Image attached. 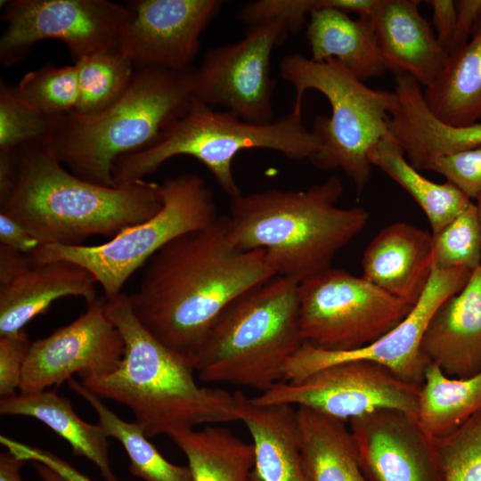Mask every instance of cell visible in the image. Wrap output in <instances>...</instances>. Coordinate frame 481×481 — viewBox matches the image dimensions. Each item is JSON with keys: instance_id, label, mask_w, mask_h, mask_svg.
Instances as JSON below:
<instances>
[{"instance_id": "obj_22", "label": "cell", "mask_w": 481, "mask_h": 481, "mask_svg": "<svg viewBox=\"0 0 481 481\" xmlns=\"http://www.w3.org/2000/svg\"><path fill=\"white\" fill-rule=\"evenodd\" d=\"M95 279L82 266L65 260L30 265L0 284V337L24 330L57 299L80 297L86 304L99 296Z\"/></svg>"}, {"instance_id": "obj_18", "label": "cell", "mask_w": 481, "mask_h": 481, "mask_svg": "<svg viewBox=\"0 0 481 481\" xmlns=\"http://www.w3.org/2000/svg\"><path fill=\"white\" fill-rule=\"evenodd\" d=\"M421 352L449 377L467 378L481 371V265L437 307L425 330Z\"/></svg>"}, {"instance_id": "obj_37", "label": "cell", "mask_w": 481, "mask_h": 481, "mask_svg": "<svg viewBox=\"0 0 481 481\" xmlns=\"http://www.w3.org/2000/svg\"><path fill=\"white\" fill-rule=\"evenodd\" d=\"M424 170L442 175L470 200L481 193V147L439 157Z\"/></svg>"}, {"instance_id": "obj_4", "label": "cell", "mask_w": 481, "mask_h": 481, "mask_svg": "<svg viewBox=\"0 0 481 481\" xmlns=\"http://www.w3.org/2000/svg\"><path fill=\"white\" fill-rule=\"evenodd\" d=\"M343 192L331 175L305 190L240 193L230 201L234 239L242 249L265 250L276 275L300 283L330 268L369 220L363 208L337 206Z\"/></svg>"}, {"instance_id": "obj_43", "label": "cell", "mask_w": 481, "mask_h": 481, "mask_svg": "<svg viewBox=\"0 0 481 481\" xmlns=\"http://www.w3.org/2000/svg\"><path fill=\"white\" fill-rule=\"evenodd\" d=\"M455 3L457 20L450 53L469 41L481 8V0H459Z\"/></svg>"}, {"instance_id": "obj_31", "label": "cell", "mask_w": 481, "mask_h": 481, "mask_svg": "<svg viewBox=\"0 0 481 481\" xmlns=\"http://www.w3.org/2000/svg\"><path fill=\"white\" fill-rule=\"evenodd\" d=\"M68 384L94 410L98 425L106 436L122 444L129 458V471L133 476L144 481H192L189 468L165 459L135 421L127 422L119 418L102 402L100 396L73 377Z\"/></svg>"}, {"instance_id": "obj_10", "label": "cell", "mask_w": 481, "mask_h": 481, "mask_svg": "<svg viewBox=\"0 0 481 481\" xmlns=\"http://www.w3.org/2000/svg\"><path fill=\"white\" fill-rule=\"evenodd\" d=\"M412 307L342 269L330 267L298 284L304 343L324 351L367 346L398 325Z\"/></svg>"}, {"instance_id": "obj_21", "label": "cell", "mask_w": 481, "mask_h": 481, "mask_svg": "<svg viewBox=\"0 0 481 481\" xmlns=\"http://www.w3.org/2000/svg\"><path fill=\"white\" fill-rule=\"evenodd\" d=\"M420 4L419 0H381L371 21L387 71L395 77L409 75L426 87L449 54L420 14Z\"/></svg>"}, {"instance_id": "obj_49", "label": "cell", "mask_w": 481, "mask_h": 481, "mask_svg": "<svg viewBox=\"0 0 481 481\" xmlns=\"http://www.w3.org/2000/svg\"><path fill=\"white\" fill-rule=\"evenodd\" d=\"M479 17L481 18V8H480V11H479Z\"/></svg>"}, {"instance_id": "obj_26", "label": "cell", "mask_w": 481, "mask_h": 481, "mask_svg": "<svg viewBox=\"0 0 481 481\" xmlns=\"http://www.w3.org/2000/svg\"><path fill=\"white\" fill-rule=\"evenodd\" d=\"M431 113L444 124L469 126L481 119V18L469 41L451 53L437 77L423 91Z\"/></svg>"}, {"instance_id": "obj_45", "label": "cell", "mask_w": 481, "mask_h": 481, "mask_svg": "<svg viewBox=\"0 0 481 481\" xmlns=\"http://www.w3.org/2000/svg\"><path fill=\"white\" fill-rule=\"evenodd\" d=\"M30 265L27 255L0 244V284L11 281Z\"/></svg>"}, {"instance_id": "obj_46", "label": "cell", "mask_w": 481, "mask_h": 481, "mask_svg": "<svg viewBox=\"0 0 481 481\" xmlns=\"http://www.w3.org/2000/svg\"><path fill=\"white\" fill-rule=\"evenodd\" d=\"M27 461L10 451L0 453V481H23L20 469Z\"/></svg>"}, {"instance_id": "obj_9", "label": "cell", "mask_w": 481, "mask_h": 481, "mask_svg": "<svg viewBox=\"0 0 481 481\" xmlns=\"http://www.w3.org/2000/svg\"><path fill=\"white\" fill-rule=\"evenodd\" d=\"M160 192L162 208L152 217L124 228L99 245H40L27 255L30 265L55 260L77 264L94 276L107 299L116 298L129 277L163 246L219 216L214 194L199 175L167 177L160 184Z\"/></svg>"}, {"instance_id": "obj_15", "label": "cell", "mask_w": 481, "mask_h": 481, "mask_svg": "<svg viewBox=\"0 0 481 481\" xmlns=\"http://www.w3.org/2000/svg\"><path fill=\"white\" fill-rule=\"evenodd\" d=\"M106 298L98 297L74 322L31 343L20 392L60 386L77 373L80 379L117 369L124 354L122 336L107 315Z\"/></svg>"}, {"instance_id": "obj_5", "label": "cell", "mask_w": 481, "mask_h": 481, "mask_svg": "<svg viewBox=\"0 0 481 481\" xmlns=\"http://www.w3.org/2000/svg\"><path fill=\"white\" fill-rule=\"evenodd\" d=\"M196 68L183 70L141 69L125 94L106 110L58 117L49 138L61 165L93 183L115 187L116 160L143 150L182 117L194 99Z\"/></svg>"}, {"instance_id": "obj_20", "label": "cell", "mask_w": 481, "mask_h": 481, "mask_svg": "<svg viewBox=\"0 0 481 481\" xmlns=\"http://www.w3.org/2000/svg\"><path fill=\"white\" fill-rule=\"evenodd\" d=\"M398 107L389 115L387 128L408 162L424 170L432 160L481 147V122L453 126L436 118L428 108L420 84L409 75L395 77Z\"/></svg>"}, {"instance_id": "obj_2", "label": "cell", "mask_w": 481, "mask_h": 481, "mask_svg": "<svg viewBox=\"0 0 481 481\" xmlns=\"http://www.w3.org/2000/svg\"><path fill=\"white\" fill-rule=\"evenodd\" d=\"M15 179L0 212L21 224L41 245L79 246L114 237L162 208L160 184L138 180L117 187L86 181L55 157L49 139L14 150Z\"/></svg>"}, {"instance_id": "obj_35", "label": "cell", "mask_w": 481, "mask_h": 481, "mask_svg": "<svg viewBox=\"0 0 481 481\" xmlns=\"http://www.w3.org/2000/svg\"><path fill=\"white\" fill-rule=\"evenodd\" d=\"M434 443L442 481H481V412Z\"/></svg>"}, {"instance_id": "obj_40", "label": "cell", "mask_w": 481, "mask_h": 481, "mask_svg": "<svg viewBox=\"0 0 481 481\" xmlns=\"http://www.w3.org/2000/svg\"><path fill=\"white\" fill-rule=\"evenodd\" d=\"M0 443L17 457L27 462L42 463L68 481H93L69 462L46 450L23 444L4 435L0 436Z\"/></svg>"}, {"instance_id": "obj_16", "label": "cell", "mask_w": 481, "mask_h": 481, "mask_svg": "<svg viewBox=\"0 0 481 481\" xmlns=\"http://www.w3.org/2000/svg\"><path fill=\"white\" fill-rule=\"evenodd\" d=\"M220 0H140L124 26L120 51L137 69L183 70L198 54L200 37L218 14Z\"/></svg>"}, {"instance_id": "obj_13", "label": "cell", "mask_w": 481, "mask_h": 481, "mask_svg": "<svg viewBox=\"0 0 481 481\" xmlns=\"http://www.w3.org/2000/svg\"><path fill=\"white\" fill-rule=\"evenodd\" d=\"M288 33L281 20H265L248 27L239 41L209 49L196 68L194 97L249 123L273 121L271 57Z\"/></svg>"}, {"instance_id": "obj_41", "label": "cell", "mask_w": 481, "mask_h": 481, "mask_svg": "<svg viewBox=\"0 0 481 481\" xmlns=\"http://www.w3.org/2000/svg\"><path fill=\"white\" fill-rule=\"evenodd\" d=\"M432 8V24L438 43L449 54L457 20L456 3L452 0H428Z\"/></svg>"}, {"instance_id": "obj_12", "label": "cell", "mask_w": 481, "mask_h": 481, "mask_svg": "<svg viewBox=\"0 0 481 481\" xmlns=\"http://www.w3.org/2000/svg\"><path fill=\"white\" fill-rule=\"evenodd\" d=\"M420 385L406 381L385 366L354 359L318 370L297 381H281L250 398L259 404L306 407L348 422L381 409L417 417Z\"/></svg>"}, {"instance_id": "obj_27", "label": "cell", "mask_w": 481, "mask_h": 481, "mask_svg": "<svg viewBox=\"0 0 481 481\" xmlns=\"http://www.w3.org/2000/svg\"><path fill=\"white\" fill-rule=\"evenodd\" d=\"M304 463L311 481H368L346 422L298 407Z\"/></svg>"}, {"instance_id": "obj_48", "label": "cell", "mask_w": 481, "mask_h": 481, "mask_svg": "<svg viewBox=\"0 0 481 481\" xmlns=\"http://www.w3.org/2000/svg\"><path fill=\"white\" fill-rule=\"evenodd\" d=\"M477 216H478V221H479V226H480V232H481V193L477 196Z\"/></svg>"}, {"instance_id": "obj_34", "label": "cell", "mask_w": 481, "mask_h": 481, "mask_svg": "<svg viewBox=\"0 0 481 481\" xmlns=\"http://www.w3.org/2000/svg\"><path fill=\"white\" fill-rule=\"evenodd\" d=\"M433 268H462L470 272L481 265V232L475 203L436 234H432Z\"/></svg>"}, {"instance_id": "obj_23", "label": "cell", "mask_w": 481, "mask_h": 481, "mask_svg": "<svg viewBox=\"0 0 481 481\" xmlns=\"http://www.w3.org/2000/svg\"><path fill=\"white\" fill-rule=\"evenodd\" d=\"M240 420L248 428L255 452V481H311L302 455L295 406L259 405L235 392Z\"/></svg>"}, {"instance_id": "obj_1", "label": "cell", "mask_w": 481, "mask_h": 481, "mask_svg": "<svg viewBox=\"0 0 481 481\" xmlns=\"http://www.w3.org/2000/svg\"><path fill=\"white\" fill-rule=\"evenodd\" d=\"M273 275L265 250L240 249L229 216H219L158 250L136 291L126 296L142 325L192 361L222 310Z\"/></svg>"}, {"instance_id": "obj_28", "label": "cell", "mask_w": 481, "mask_h": 481, "mask_svg": "<svg viewBox=\"0 0 481 481\" xmlns=\"http://www.w3.org/2000/svg\"><path fill=\"white\" fill-rule=\"evenodd\" d=\"M172 441L184 453L192 481H255L254 446L219 424L175 433Z\"/></svg>"}, {"instance_id": "obj_32", "label": "cell", "mask_w": 481, "mask_h": 481, "mask_svg": "<svg viewBox=\"0 0 481 481\" xmlns=\"http://www.w3.org/2000/svg\"><path fill=\"white\" fill-rule=\"evenodd\" d=\"M78 102L75 111L82 116L97 114L114 104L129 87L133 62L119 47L77 60Z\"/></svg>"}, {"instance_id": "obj_11", "label": "cell", "mask_w": 481, "mask_h": 481, "mask_svg": "<svg viewBox=\"0 0 481 481\" xmlns=\"http://www.w3.org/2000/svg\"><path fill=\"white\" fill-rule=\"evenodd\" d=\"M131 8L107 0H12L3 9L7 26L0 38V61L12 66L45 39L64 42L75 61L118 47Z\"/></svg>"}, {"instance_id": "obj_42", "label": "cell", "mask_w": 481, "mask_h": 481, "mask_svg": "<svg viewBox=\"0 0 481 481\" xmlns=\"http://www.w3.org/2000/svg\"><path fill=\"white\" fill-rule=\"evenodd\" d=\"M0 244L29 255L41 243L21 224L0 212Z\"/></svg>"}, {"instance_id": "obj_25", "label": "cell", "mask_w": 481, "mask_h": 481, "mask_svg": "<svg viewBox=\"0 0 481 481\" xmlns=\"http://www.w3.org/2000/svg\"><path fill=\"white\" fill-rule=\"evenodd\" d=\"M0 414L34 418L63 438L76 456L86 458L105 481H119L110 467L108 436L97 424L83 420L70 401L55 391L16 393L1 397Z\"/></svg>"}, {"instance_id": "obj_24", "label": "cell", "mask_w": 481, "mask_h": 481, "mask_svg": "<svg viewBox=\"0 0 481 481\" xmlns=\"http://www.w3.org/2000/svg\"><path fill=\"white\" fill-rule=\"evenodd\" d=\"M308 15L306 25L311 60L335 59L363 82L387 71L371 18L354 20L332 8H315Z\"/></svg>"}, {"instance_id": "obj_30", "label": "cell", "mask_w": 481, "mask_h": 481, "mask_svg": "<svg viewBox=\"0 0 481 481\" xmlns=\"http://www.w3.org/2000/svg\"><path fill=\"white\" fill-rule=\"evenodd\" d=\"M368 158L372 167H379L418 203L429 222L432 234L441 231L472 202L451 183H439L423 176L408 162L392 137L375 144Z\"/></svg>"}, {"instance_id": "obj_39", "label": "cell", "mask_w": 481, "mask_h": 481, "mask_svg": "<svg viewBox=\"0 0 481 481\" xmlns=\"http://www.w3.org/2000/svg\"><path fill=\"white\" fill-rule=\"evenodd\" d=\"M31 343L25 330L0 337V395L9 396L20 390L23 366Z\"/></svg>"}, {"instance_id": "obj_29", "label": "cell", "mask_w": 481, "mask_h": 481, "mask_svg": "<svg viewBox=\"0 0 481 481\" xmlns=\"http://www.w3.org/2000/svg\"><path fill=\"white\" fill-rule=\"evenodd\" d=\"M481 412V371L467 378L447 376L434 363L424 371L417 420L433 440L445 437Z\"/></svg>"}, {"instance_id": "obj_36", "label": "cell", "mask_w": 481, "mask_h": 481, "mask_svg": "<svg viewBox=\"0 0 481 481\" xmlns=\"http://www.w3.org/2000/svg\"><path fill=\"white\" fill-rule=\"evenodd\" d=\"M58 117L46 116L17 98L11 86L0 83V151H14L49 139Z\"/></svg>"}, {"instance_id": "obj_6", "label": "cell", "mask_w": 481, "mask_h": 481, "mask_svg": "<svg viewBox=\"0 0 481 481\" xmlns=\"http://www.w3.org/2000/svg\"><path fill=\"white\" fill-rule=\"evenodd\" d=\"M298 284L273 275L232 300L192 359L198 379L261 393L281 382L285 364L304 344Z\"/></svg>"}, {"instance_id": "obj_8", "label": "cell", "mask_w": 481, "mask_h": 481, "mask_svg": "<svg viewBox=\"0 0 481 481\" xmlns=\"http://www.w3.org/2000/svg\"><path fill=\"white\" fill-rule=\"evenodd\" d=\"M279 68L295 89L292 110L302 112L308 90L320 92L331 108L330 117L314 119L311 131L319 148L309 161L318 169L340 168L363 192L371 176L370 151L392 137L387 122L398 107L396 94L369 87L335 59L318 62L296 53L284 56Z\"/></svg>"}, {"instance_id": "obj_7", "label": "cell", "mask_w": 481, "mask_h": 481, "mask_svg": "<svg viewBox=\"0 0 481 481\" xmlns=\"http://www.w3.org/2000/svg\"><path fill=\"white\" fill-rule=\"evenodd\" d=\"M318 148V140L303 123L302 112L291 110L258 125L227 110L215 111L194 97L186 113L170 123L156 143L119 157L112 177L115 187L143 180L171 158L186 155L201 162L232 199L242 193L232 172L233 159L241 151L265 149L293 160H310Z\"/></svg>"}, {"instance_id": "obj_47", "label": "cell", "mask_w": 481, "mask_h": 481, "mask_svg": "<svg viewBox=\"0 0 481 481\" xmlns=\"http://www.w3.org/2000/svg\"><path fill=\"white\" fill-rule=\"evenodd\" d=\"M42 481H68L51 468L38 462H32Z\"/></svg>"}, {"instance_id": "obj_17", "label": "cell", "mask_w": 481, "mask_h": 481, "mask_svg": "<svg viewBox=\"0 0 481 481\" xmlns=\"http://www.w3.org/2000/svg\"><path fill=\"white\" fill-rule=\"evenodd\" d=\"M348 423L368 481H442L434 440L415 417L381 409Z\"/></svg>"}, {"instance_id": "obj_3", "label": "cell", "mask_w": 481, "mask_h": 481, "mask_svg": "<svg viewBox=\"0 0 481 481\" xmlns=\"http://www.w3.org/2000/svg\"><path fill=\"white\" fill-rule=\"evenodd\" d=\"M105 310L122 336L123 357L114 371L81 379L86 387L129 408L148 438L240 420L235 393L200 386L192 362L142 325L126 295L106 298Z\"/></svg>"}, {"instance_id": "obj_19", "label": "cell", "mask_w": 481, "mask_h": 481, "mask_svg": "<svg viewBox=\"0 0 481 481\" xmlns=\"http://www.w3.org/2000/svg\"><path fill=\"white\" fill-rule=\"evenodd\" d=\"M363 277L414 306L433 272L432 233L405 222L382 228L362 257Z\"/></svg>"}, {"instance_id": "obj_33", "label": "cell", "mask_w": 481, "mask_h": 481, "mask_svg": "<svg viewBox=\"0 0 481 481\" xmlns=\"http://www.w3.org/2000/svg\"><path fill=\"white\" fill-rule=\"evenodd\" d=\"M11 89L17 98L46 116L67 115L75 111L78 102L77 69L75 64L45 66L26 73Z\"/></svg>"}, {"instance_id": "obj_14", "label": "cell", "mask_w": 481, "mask_h": 481, "mask_svg": "<svg viewBox=\"0 0 481 481\" xmlns=\"http://www.w3.org/2000/svg\"><path fill=\"white\" fill-rule=\"evenodd\" d=\"M471 272L462 268L433 272L419 301L394 329L371 345L350 352H330L304 343L283 369V381H297L329 365L363 359L378 363L399 378L421 384L429 363L421 352V342L437 307L460 291Z\"/></svg>"}, {"instance_id": "obj_44", "label": "cell", "mask_w": 481, "mask_h": 481, "mask_svg": "<svg viewBox=\"0 0 481 481\" xmlns=\"http://www.w3.org/2000/svg\"><path fill=\"white\" fill-rule=\"evenodd\" d=\"M381 0H314L315 8H332L345 13H356L360 18L371 19L378 11Z\"/></svg>"}, {"instance_id": "obj_38", "label": "cell", "mask_w": 481, "mask_h": 481, "mask_svg": "<svg viewBox=\"0 0 481 481\" xmlns=\"http://www.w3.org/2000/svg\"><path fill=\"white\" fill-rule=\"evenodd\" d=\"M314 8V0H259L242 6L237 18L248 27L265 20H280L289 31L297 32L306 22V15Z\"/></svg>"}]
</instances>
